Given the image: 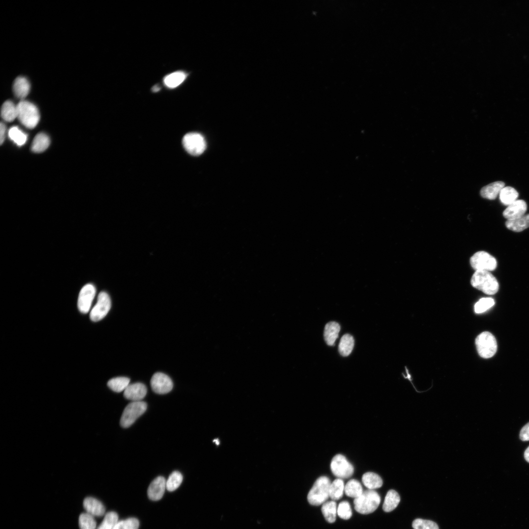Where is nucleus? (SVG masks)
I'll return each mask as SVG.
<instances>
[{"label": "nucleus", "mask_w": 529, "mask_h": 529, "mask_svg": "<svg viewBox=\"0 0 529 529\" xmlns=\"http://www.w3.org/2000/svg\"><path fill=\"white\" fill-rule=\"evenodd\" d=\"M17 105L12 101H5L1 108V116L3 120L11 122L17 118Z\"/></svg>", "instance_id": "22"}, {"label": "nucleus", "mask_w": 529, "mask_h": 529, "mask_svg": "<svg viewBox=\"0 0 529 529\" xmlns=\"http://www.w3.org/2000/svg\"><path fill=\"white\" fill-rule=\"evenodd\" d=\"M337 514L341 519L348 520L352 515L350 504L346 501L341 502L337 507Z\"/></svg>", "instance_id": "38"}, {"label": "nucleus", "mask_w": 529, "mask_h": 529, "mask_svg": "<svg viewBox=\"0 0 529 529\" xmlns=\"http://www.w3.org/2000/svg\"><path fill=\"white\" fill-rule=\"evenodd\" d=\"M527 210L526 202L521 199H517L504 211L503 215L507 220H512L519 218L524 215Z\"/></svg>", "instance_id": "13"}, {"label": "nucleus", "mask_w": 529, "mask_h": 529, "mask_svg": "<svg viewBox=\"0 0 529 529\" xmlns=\"http://www.w3.org/2000/svg\"><path fill=\"white\" fill-rule=\"evenodd\" d=\"M524 457L526 460L529 462V446L526 449L524 453Z\"/></svg>", "instance_id": "42"}, {"label": "nucleus", "mask_w": 529, "mask_h": 529, "mask_svg": "<svg viewBox=\"0 0 529 529\" xmlns=\"http://www.w3.org/2000/svg\"><path fill=\"white\" fill-rule=\"evenodd\" d=\"M6 133V127L5 124L1 122L0 125V143L2 144L4 142Z\"/></svg>", "instance_id": "41"}, {"label": "nucleus", "mask_w": 529, "mask_h": 529, "mask_svg": "<svg viewBox=\"0 0 529 529\" xmlns=\"http://www.w3.org/2000/svg\"><path fill=\"white\" fill-rule=\"evenodd\" d=\"M380 502L381 497L379 494L374 490L368 489L354 499V508L361 514H368L376 510Z\"/></svg>", "instance_id": "4"}, {"label": "nucleus", "mask_w": 529, "mask_h": 529, "mask_svg": "<svg viewBox=\"0 0 529 529\" xmlns=\"http://www.w3.org/2000/svg\"><path fill=\"white\" fill-rule=\"evenodd\" d=\"M12 89L15 96L23 100L29 94L30 84L25 77L18 76L13 82Z\"/></svg>", "instance_id": "17"}, {"label": "nucleus", "mask_w": 529, "mask_h": 529, "mask_svg": "<svg viewBox=\"0 0 529 529\" xmlns=\"http://www.w3.org/2000/svg\"><path fill=\"white\" fill-rule=\"evenodd\" d=\"M130 379L127 377H120L110 379L107 383V385L113 391L120 392L124 390L129 385Z\"/></svg>", "instance_id": "31"}, {"label": "nucleus", "mask_w": 529, "mask_h": 529, "mask_svg": "<svg viewBox=\"0 0 529 529\" xmlns=\"http://www.w3.org/2000/svg\"><path fill=\"white\" fill-rule=\"evenodd\" d=\"M118 521V515L116 512H107L96 529H113Z\"/></svg>", "instance_id": "34"}, {"label": "nucleus", "mask_w": 529, "mask_h": 529, "mask_svg": "<svg viewBox=\"0 0 529 529\" xmlns=\"http://www.w3.org/2000/svg\"><path fill=\"white\" fill-rule=\"evenodd\" d=\"M187 77V74L182 71H177L167 75L164 79L165 84L168 88H174L181 84Z\"/></svg>", "instance_id": "28"}, {"label": "nucleus", "mask_w": 529, "mask_h": 529, "mask_svg": "<svg viewBox=\"0 0 529 529\" xmlns=\"http://www.w3.org/2000/svg\"><path fill=\"white\" fill-rule=\"evenodd\" d=\"M147 408L146 403L143 401H132L126 406L122 413L120 424L123 428L130 426L136 420L142 415Z\"/></svg>", "instance_id": "6"}, {"label": "nucleus", "mask_w": 529, "mask_h": 529, "mask_svg": "<svg viewBox=\"0 0 529 529\" xmlns=\"http://www.w3.org/2000/svg\"><path fill=\"white\" fill-rule=\"evenodd\" d=\"M329 479L326 476L317 478L307 496L309 504L313 505H322L330 498L329 490L331 484Z\"/></svg>", "instance_id": "3"}, {"label": "nucleus", "mask_w": 529, "mask_h": 529, "mask_svg": "<svg viewBox=\"0 0 529 529\" xmlns=\"http://www.w3.org/2000/svg\"><path fill=\"white\" fill-rule=\"evenodd\" d=\"M495 304L494 300L491 297L481 298L474 306V311L477 313H484Z\"/></svg>", "instance_id": "36"}, {"label": "nucleus", "mask_w": 529, "mask_h": 529, "mask_svg": "<svg viewBox=\"0 0 529 529\" xmlns=\"http://www.w3.org/2000/svg\"><path fill=\"white\" fill-rule=\"evenodd\" d=\"M152 389L158 394H166L170 391L173 387L171 379L166 374L161 372L155 373L150 381Z\"/></svg>", "instance_id": "12"}, {"label": "nucleus", "mask_w": 529, "mask_h": 529, "mask_svg": "<svg viewBox=\"0 0 529 529\" xmlns=\"http://www.w3.org/2000/svg\"><path fill=\"white\" fill-rule=\"evenodd\" d=\"M362 481L365 487L371 490L379 488L383 485L382 478L378 474L371 472L362 475Z\"/></svg>", "instance_id": "25"}, {"label": "nucleus", "mask_w": 529, "mask_h": 529, "mask_svg": "<svg viewBox=\"0 0 529 529\" xmlns=\"http://www.w3.org/2000/svg\"><path fill=\"white\" fill-rule=\"evenodd\" d=\"M470 264L475 270L492 271L497 266L496 259L488 253L480 251L475 253L470 258Z\"/></svg>", "instance_id": "8"}, {"label": "nucleus", "mask_w": 529, "mask_h": 529, "mask_svg": "<svg viewBox=\"0 0 529 529\" xmlns=\"http://www.w3.org/2000/svg\"><path fill=\"white\" fill-rule=\"evenodd\" d=\"M147 389L145 385L140 383L129 384L124 390V397L132 401H140L146 395Z\"/></svg>", "instance_id": "15"}, {"label": "nucleus", "mask_w": 529, "mask_h": 529, "mask_svg": "<svg viewBox=\"0 0 529 529\" xmlns=\"http://www.w3.org/2000/svg\"><path fill=\"white\" fill-rule=\"evenodd\" d=\"M50 144L49 137L44 133H40L34 137L31 144V150L40 153L46 150Z\"/></svg>", "instance_id": "21"}, {"label": "nucleus", "mask_w": 529, "mask_h": 529, "mask_svg": "<svg viewBox=\"0 0 529 529\" xmlns=\"http://www.w3.org/2000/svg\"><path fill=\"white\" fill-rule=\"evenodd\" d=\"M340 330L339 324L335 321L329 322L325 325L324 338L327 345L329 346L335 345V341L338 337Z\"/></svg>", "instance_id": "18"}, {"label": "nucleus", "mask_w": 529, "mask_h": 529, "mask_svg": "<svg viewBox=\"0 0 529 529\" xmlns=\"http://www.w3.org/2000/svg\"><path fill=\"white\" fill-rule=\"evenodd\" d=\"M361 483L355 479L349 480L344 486V493L348 497L356 498L363 492Z\"/></svg>", "instance_id": "29"}, {"label": "nucleus", "mask_w": 529, "mask_h": 529, "mask_svg": "<svg viewBox=\"0 0 529 529\" xmlns=\"http://www.w3.org/2000/svg\"><path fill=\"white\" fill-rule=\"evenodd\" d=\"M321 511L325 520L330 523H333L336 520L337 505L335 501H326L322 504Z\"/></svg>", "instance_id": "26"}, {"label": "nucleus", "mask_w": 529, "mask_h": 529, "mask_svg": "<svg viewBox=\"0 0 529 529\" xmlns=\"http://www.w3.org/2000/svg\"><path fill=\"white\" fill-rule=\"evenodd\" d=\"M400 501L399 494L394 490H389L386 493L383 505L384 511L389 512L393 510Z\"/></svg>", "instance_id": "23"}, {"label": "nucleus", "mask_w": 529, "mask_h": 529, "mask_svg": "<svg viewBox=\"0 0 529 529\" xmlns=\"http://www.w3.org/2000/svg\"><path fill=\"white\" fill-rule=\"evenodd\" d=\"M330 468L333 474L339 479L349 478L354 473L353 466L341 454L336 455L333 457Z\"/></svg>", "instance_id": "9"}, {"label": "nucleus", "mask_w": 529, "mask_h": 529, "mask_svg": "<svg viewBox=\"0 0 529 529\" xmlns=\"http://www.w3.org/2000/svg\"><path fill=\"white\" fill-rule=\"evenodd\" d=\"M504 187L505 183L503 182L496 181L482 188L480 194L483 198L493 200L497 197Z\"/></svg>", "instance_id": "19"}, {"label": "nucleus", "mask_w": 529, "mask_h": 529, "mask_svg": "<svg viewBox=\"0 0 529 529\" xmlns=\"http://www.w3.org/2000/svg\"><path fill=\"white\" fill-rule=\"evenodd\" d=\"M96 293L95 287L91 284H87L81 289L77 301L78 308L81 313H86L89 311Z\"/></svg>", "instance_id": "11"}, {"label": "nucleus", "mask_w": 529, "mask_h": 529, "mask_svg": "<svg viewBox=\"0 0 529 529\" xmlns=\"http://www.w3.org/2000/svg\"><path fill=\"white\" fill-rule=\"evenodd\" d=\"M8 136L18 146L24 145L27 138V135L17 126H13L9 129Z\"/></svg>", "instance_id": "32"}, {"label": "nucleus", "mask_w": 529, "mask_h": 529, "mask_svg": "<svg viewBox=\"0 0 529 529\" xmlns=\"http://www.w3.org/2000/svg\"><path fill=\"white\" fill-rule=\"evenodd\" d=\"M518 195L517 191L514 188L509 186L504 187L499 193L501 202L506 206L517 200Z\"/></svg>", "instance_id": "27"}, {"label": "nucleus", "mask_w": 529, "mask_h": 529, "mask_svg": "<svg viewBox=\"0 0 529 529\" xmlns=\"http://www.w3.org/2000/svg\"><path fill=\"white\" fill-rule=\"evenodd\" d=\"M166 488V481L162 476L155 478L150 484L147 489L149 498L152 501H158L164 495Z\"/></svg>", "instance_id": "14"}, {"label": "nucleus", "mask_w": 529, "mask_h": 529, "mask_svg": "<svg viewBox=\"0 0 529 529\" xmlns=\"http://www.w3.org/2000/svg\"><path fill=\"white\" fill-rule=\"evenodd\" d=\"M475 344L478 354L484 359L493 356L497 350L496 338L488 332H483L478 335L475 339Z\"/></svg>", "instance_id": "5"}, {"label": "nucleus", "mask_w": 529, "mask_h": 529, "mask_svg": "<svg viewBox=\"0 0 529 529\" xmlns=\"http://www.w3.org/2000/svg\"><path fill=\"white\" fill-rule=\"evenodd\" d=\"M472 286L488 295H493L499 290V285L496 278L490 271L476 270L473 274Z\"/></svg>", "instance_id": "1"}, {"label": "nucleus", "mask_w": 529, "mask_h": 529, "mask_svg": "<svg viewBox=\"0 0 529 529\" xmlns=\"http://www.w3.org/2000/svg\"><path fill=\"white\" fill-rule=\"evenodd\" d=\"M507 229L514 232H521L529 227V214L512 220H507L505 223Z\"/></svg>", "instance_id": "20"}, {"label": "nucleus", "mask_w": 529, "mask_h": 529, "mask_svg": "<svg viewBox=\"0 0 529 529\" xmlns=\"http://www.w3.org/2000/svg\"><path fill=\"white\" fill-rule=\"evenodd\" d=\"M79 526L80 529H96V523L94 517L86 512L79 516Z\"/></svg>", "instance_id": "35"}, {"label": "nucleus", "mask_w": 529, "mask_h": 529, "mask_svg": "<svg viewBox=\"0 0 529 529\" xmlns=\"http://www.w3.org/2000/svg\"><path fill=\"white\" fill-rule=\"evenodd\" d=\"M413 529H439L438 526L433 521L422 519H416L412 523Z\"/></svg>", "instance_id": "39"}, {"label": "nucleus", "mask_w": 529, "mask_h": 529, "mask_svg": "<svg viewBox=\"0 0 529 529\" xmlns=\"http://www.w3.org/2000/svg\"><path fill=\"white\" fill-rule=\"evenodd\" d=\"M111 306V300L108 294L104 291L100 292L96 303L90 312L91 319L96 322L103 319L109 312Z\"/></svg>", "instance_id": "10"}, {"label": "nucleus", "mask_w": 529, "mask_h": 529, "mask_svg": "<svg viewBox=\"0 0 529 529\" xmlns=\"http://www.w3.org/2000/svg\"><path fill=\"white\" fill-rule=\"evenodd\" d=\"M182 144L187 152L193 156L201 155L206 148L204 138L196 132L186 134L183 138Z\"/></svg>", "instance_id": "7"}, {"label": "nucleus", "mask_w": 529, "mask_h": 529, "mask_svg": "<svg viewBox=\"0 0 529 529\" xmlns=\"http://www.w3.org/2000/svg\"><path fill=\"white\" fill-rule=\"evenodd\" d=\"M520 438L524 441L529 440V422L521 429L520 433Z\"/></svg>", "instance_id": "40"}, {"label": "nucleus", "mask_w": 529, "mask_h": 529, "mask_svg": "<svg viewBox=\"0 0 529 529\" xmlns=\"http://www.w3.org/2000/svg\"><path fill=\"white\" fill-rule=\"evenodd\" d=\"M83 506L86 512L94 517H100L105 514V508L104 505L96 498H85L83 501Z\"/></svg>", "instance_id": "16"}, {"label": "nucleus", "mask_w": 529, "mask_h": 529, "mask_svg": "<svg viewBox=\"0 0 529 529\" xmlns=\"http://www.w3.org/2000/svg\"><path fill=\"white\" fill-rule=\"evenodd\" d=\"M344 484L341 479L337 478L331 483L329 495L333 501L340 499L344 492Z\"/></svg>", "instance_id": "30"}, {"label": "nucleus", "mask_w": 529, "mask_h": 529, "mask_svg": "<svg viewBox=\"0 0 529 529\" xmlns=\"http://www.w3.org/2000/svg\"><path fill=\"white\" fill-rule=\"evenodd\" d=\"M139 522L135 518L118 521L113 529H138Z\"/></svg>", "instance_id": "37"}, {"label": "nucleus", "mask_w": 529, "mask_h": 529, "mask_svg": "<svg viewBox=\"0 0 529 529\" xmlns=\"http://www.w3.org/2000/svg\"><path fill=\"white\" fill-rule=\"evenodd\" d=\"M17 105V118L25 127L32 129L36 126L40 120L38 109L32 102L21 100Z\"/></svg>", "instance_id": "2"}, {"label": "nucleus", "mask_w": 529, "mask_h": 529, "mask_svg": "<svg viewBox=\"0 0 529 529\" xmlns=\"http://www.w3.org/2000/svg\"><path fill=\"white\" fill-rule=\"evenodd\" d=\"M183 476L178 471L173 472L166 481V488L169 491L176 490L181 484Z\"/></svg>", "instance_id": "33"}, {"label": "nucleus", "mask_w": 529, "mask_h": 529, "mask_svg": "<svg viewBox=\"0 0 529 529\" xmlns=\"http://www.w3.org/2000/svg\"><path fill=\"white\" fill-rule=\"evenodd\" d=\"M354 339L351 335L346 334L341 338L338 347L339 354L343 357L349 356L352 352L354 346Z\"/></svg>", "instance_id": "24"}]
</instances>
